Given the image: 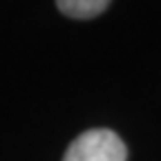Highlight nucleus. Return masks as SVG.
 I'll list each match as a JSON object with an SVG mask.
<instances>
[{
    "mask_svg": "<svg viewBox=\"0 0 161 161\" xmlns=\"http://www.w3.org/2000/svg\"><path fill=\"white\" fill-rule=\"evenodd\" d=\"M128 150L125 143L112 130H87L78 134L63 161H125Z\"/></svg>",
    "mask_w": 161,
    "mask_h": 161,
    "instance_id": "1",
    "label": "nucleus"
},
{
    "mask_svg": "<svg viewBox=\"0 0 161 161\" xmlns=\"http://www.w3.org/2000/svg\"><path fill=\"white\" fill-rule=\"evenodd\" d=\"M112 0H56L58 11L67 16V18H76V20H90L101 16Z\"/></svg>",
    "mask_w": 161,
    "mask_h": 161,
    "instance_id": "2",
    "label": "nucleus"
}]
</instances>
